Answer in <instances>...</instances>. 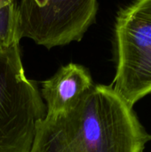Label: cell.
<instances>
[{"label":"cell","instance_id":"6da1fadb","mask_svg":"<svg viewBox=\"0 0 151 152\" xmlns=\"http://www.w3.org/2000/svg\"><path fill=\"white\" fill-rule=\"evenodd\" d=\"M111 86L93 85L70 110L45 114L28 152H144L151 140Z\"/></svg>","mask_w":151,"mask_h":152},{"label":"cell","instance_id":"7a4b0ae2","mask_svg":"<svg viewBox=\"0 0 151 152\" xmlns=\"http://www.w3.org/2000/svg\"><path fill=\"white\" fill-rule=\"evenodd\" d=\"M46 106L27 78L19 45L0 49V152H28Z\"/></svg>","mask_w":151,"mask_h":152},{"label":"cell","instance_id":"3957f363","mask_svg":"<svg viewBox=\"0 0 151 152\" xmlns=\"http://www.w3.org/2000/svg\"><path fill=\"white\" fill-rule=\"evenodd\" d=\"M115 92L133 107L151 94V0H135L116 21Z\"/></svg>","mask_w":151,"mask_h":152},{"label":"cell","instance_id":"277c9868","mask_svg":"<svg viewBox=\"0 0 151 152\" xmlns=\"http://www.w3.org/2000/svg\"><path fill=\"white\" fill-rule=\"evenodd\" d=\"M19 33L47 49L80 41L94 22L97 0H20Z\"/></svg>","mask_w":151,"mask_h":152},{"label":"cell","instance_id":"5b68a950","mask_svg":"<svg viewBox=\"0 0 151 152\" xmlns=\"http://www.w3.org/2000/svg\"><path fill=\"white\" fill-rule=\"evenodd\" d=\"M93 85L85 67L76 63L61 67L43 82L42 97L46 102V113H61L75 107Z\"/></svg>","mask_w":151,"mask_h":152},{"label":"cell","instance_id":"8992f818","mask_svg":"<svg viewBox=\"0 0 151 152\" xmlns=\"http://www.w3.org/2000/svg\"><path fill=\"white\" fill-rule=\"evenodd\" d=\"M19 10L16 0L0 6V49L19 45Z\"/></svg>","mask_w":151,"mask_h":152},{"label":"cell","instance_id":"52a82bcc","mask_svg":"<svg viewBox=\"0 0 151 152\" xmlns=\"http://www.w3.org/2000/svg\"><path fill=\"white\" fill-rule=\"evenodd\" d=\"M11 1H13V0H0V6H2L3 4H4L8 2H11Z\"/></svg>","mask_w":151,"mask_h":152}]
</instances>
